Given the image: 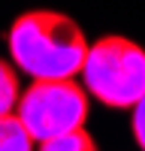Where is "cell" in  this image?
Masks as SVG:
<instances>
[{
    "label": "cell",
    "mask_w": 145,
    "mask_h": 151,
    "mask_svg": "<svg viewBox=\"0 0 145 151\" xmlns=\"http://www.w3.org/2000/svg\"><path fill=\"white\" fill-rule=\"evenodd\" d=\"M9 64L36 79H76L88 55L82 24L57 9H27L6 30Z\"/></svg>",
    "instance_id": "obj_1"
},
{
    "label": "cell",
    "mask_w": 145,
    "mask_h": 151,
    "mask_svg": "<svg viewBox=\"0 0 145 151\" xmlns=\"http://www.w3.org/2000/svg\"><path fill=\"white\" fill-rule=\"evenodd\" d=\"M82 88L109 109H133L145 94V45L130 36L109 33L88 42Z\"/></svg>",
    "instance_id": "obj_2"
},
{
    "label": "cell",
    "mask_w": 145,
    "mask_h": 151,
    "mask_svg": "<svg viewBox=\"0 0 145 151\" xmlns=\"http://www.w3.org/2000/svg\"><path fill=\"white\" fill-rule=\"evenodd\" d=\"M91 112V97L76 79H36L21 88L15 115L27 136L39 145L57 136L85 130Z\"/></svg>",
    "instance_id": "obj_3"
},
{
    "label": "cell",
    "mask_w": 145,
    "mask_h": 151,
    "mask_svg": "<svg viewBox=\"0 0 145 151\" xmlns=\"http://www.w3.org/2000/svg\"><path fill=\"white\" fill-rule=\"evenodd\" d=\"M0 151H36V142L15 115H0Z\"/></svg>",
    "instance_id": "obj_4"
},
{
    "label": "cell",
    "mask_w": 145,
    "mask_h": 151,
    "mask_svg": "<svg viewBox=\"0 0 145 151\" xmlns=\"http://www.w3.org/2000/svg\"><path fill=\"white\" fill-rule=\"evenodd\" d=\"M21 97V79L18 70L9 64V60L0 58V115H12L15 112V103Z\"/></svg>",
    "instance_id": "obj_5"
},
{
    "label": "cell",
    "mask_w": 145,
    "mask_h": 151,
    "mask_svg": "<svg viewBox=\"0 0 145 151\" xmlns=\"http://www.w3.org/2000/svg\"><path fill=\"white\" fill-rule=\"evenodd\" d=\"M36 151H100L94 142V136L88 130H76V133H67V136H57V139H48L39 142Z\"/></svg>",
    "instance_id": "obj_6"
},
{
    "label": "cell",
    "mask_w": 145,
    "mask_h": 151,
    "mask_svg": "<svg viewBox=\"0 0 145 151\" xmlns=\"http://www.w3.org/2000/svg\"><path fill=\"white\" fill-rule=\"evenodd\" d=\"M130 130H133V139H136L139 151H145V94L139 97V103L130 109Z\"/></svg>",
    "instance_id": "obj_7"
}]
</instances>
